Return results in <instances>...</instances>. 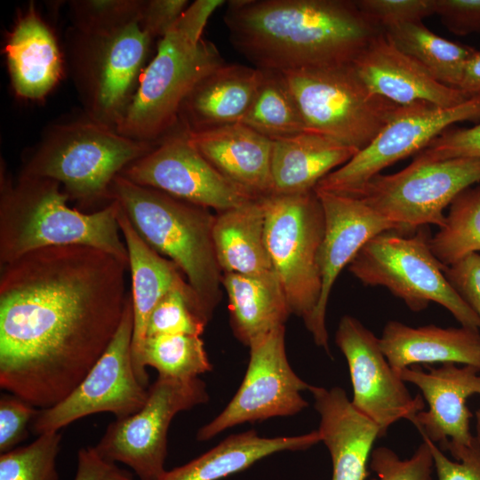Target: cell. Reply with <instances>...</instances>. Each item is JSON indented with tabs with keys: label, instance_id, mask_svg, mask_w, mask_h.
<instances>
[{
	"label": "cell",
	"instance_id": "cell-1",
	"mask_svg": "<svg viewBox=\"0 0 480 480\" xmlns=\"http://www.w3.org/2000/svg\"><path fill=\"white\" fill-rule=\"evenodd\" d=\"M129 264L87 245L37 249L0 265V387L47 409L113 340Z\"/></svg>",
	"mask_w": 480,
	"mask_h": 480
},
{
	"label": "cell",
	"instance_id": "cell-2",
	"mask_svg": "<svg viewBox=\"0 0 480 480\" xmlns=\"http://www.w3.org/2000/svg\"><path fill=\"white\" fill-rule=\"evenodd\" d=\"M223 20L238 52L280 72L350 65L383 32L355 0H234Z\"/></svg>",
	"mask_w": 480,
	"mask_h": 480
},
{
	"label": "cell",
	"instance_id": "cell-3",
	"mask_svg": "<svg viewBox=\"0 0 480 480\" xmlns=\"http://www.w3.org/2000/svg\"><path fill=\"white\" fill-rule=\"evenodd\" d=\"M56 180L1 173L0 265L45 247L87 245L129 264L117 221L119 205L111 201L94 212L70 208Z\"/></svg>",
	"mask_w": 480,
	"mask_h": 480
},
{
	"label": "cell",
	"instance_id": "cell-4",
	"mask_svg": "<svg viewBox=\"0 0 480 480\" xmlns=\"http://www.w3.org/2000/svg\"><path fill=\"white\" fill-rule=\"evenodd\" d=\"M108 196L142 240L178 267L211 319L222 285L212 239L215 215L208 208L138 185L120 174L113 180Z\"/></svg>",
	"mask_w": 480,
	"mask_h": 480
},
{
	"label": "cell",
	"instance_id": "cell-5",
	"mask_svg": "<svg viewBox=\"0 0 480 480\" xmlns=\"http://www.w3.org/2000/svg\"><path fill=\"white\" fill-rule=\"evenodd\" d=\"M155 146L86 116L51 126L19 176L56 180L81 208L108 204L113 180Z\"/></svg>",
	"mask_w": 480,
	"mask_h": 480
},
{
	"label": "cell",
	"instance_id": "cell-6",
	"mask_svg": "<svg viewBox=\"0 0 480 480\" xmlns=\"http://www.w3.org/2000/svg\"><path fill=\"white\" fill-rule=\"evenodd\" d=\"M204 27L184 11L160 40L116 127L118 132L156 145L173 132L180 107L193 87L225 63L215 44L202 37Z\"/></svg>",
	"mask_w": 480,
	"mask_h": 480
},
{
	"label": "cell",
	"instance_id": "cell-7",
	"mask_svg": "<svg viewBox=\"0 0 480 480\" xmlns=\"http://www.w3.org/2000/svg\"><path fill=\"white\" fill-rule=\"evenodd\" d=\"M428 226L412 235L394 230L368 241L348 265L365 285L384 286L413 312L434 301L449 310L461 326L480 330V316L446 279L443 265L430 248Z\"/></svg>",
	"mask_w": 480,
	"mask_h": 480
},
{
	"label": "cell",
	"instance_id": "cell-8",
	"mask_svg": "<svg viewBox=\"0 0 480 480\" xmlns=\"http://www.w3.org/2000/svg\"><path fill=\"white\" fill-rule=\"evenodd\" d=\"M152 39L138 23L105 33L69 28V68L88 117L116 129L136 92Z\"/></svg>",
	"mask_w": 480,
	"mask_h": 480
},
{
	"label": "cell",
	"instance_id": "cell-9",
	"mask_svg": "<svg viewBox=\"0 0 480 480\" xmlns=\"http://www.w3.org/2000/svg\"><path fill=\"white\" fill-rule=\"evenodd\" d=\"M265 208L264 238L273 270L284 290L291 314L307 327L317 307L322 281L318 252L324 216L315 191L269 194Z\"/></svg>",
	"mask_w": 480,
	"mask_h": 480
},
{
	"label": "cell",
	"instance_id": "cell-10",
	"mask_svg": "<svg viewBox=\"0 0 480 480\" xmlns=\"http://www.w3.org/2000/svg\"><path fill=\"white\" fill-rule=\"evenodd\" d=\"M282 73L307 131L359 151L373 140L399 107L373 93L351 64Z\"/></svg>",
	"mask_w": 480,
	"mask_h": 480
},
{
	"label": "cell",
	"instance_id": "cell-11",
	"mask_svg": "<svg viewBox=\"0 0 480 480\" xmlns=\"http://www.w3.org/2000/svg\"><path fill=\"white\" fill-rule=\"evenodd\" d=\"M480 182V159L439 161L414 158L393 174H377L352 196L363 200L403 235L445 222L444 210L464 189Z\"/></svg>",
	"mask_w": 480,
	"mask_h": 480
},
{
	"label": "cell",
	"instance_id": "cell-12",
	"mask_svg": "<svg viewBox=\"0 0 480 480\" xmlns=\"http://www.w3.org/2000/svg\"><path fill=\"white\" fill-rule=\"evenodd\" d=\"M208 400L206 385L201 379L158 375L148 388L144 405L108 424L94 448L104 459L128 466L140 480H159L166 471L167 435L172 419Z\"/></svg>",
	"mask_w": 480,
	"mask_h": 480
},
{
	"label": "cell",
	"instance_id": "cell-13",
	"mask_svg": "<svg viewBox=\"0 0 480 480\" xmlns=\"http://www.w3.org/2000/svg\"><path fill=\"white\" fill-rule=\"evenodd\" d=\"M480 120V95L452 107L427 101L399 106L373 140L322 179L315 189L352 196L387 166L424 149L452 124Z\"/></svg>",
	"mask_w": 480,
	"mask_h": 480
},
{
	"label": "cell",
	"instance_id": "cell-14",
	"mask_svg": "<svg viewBox=\"0 0 480 480\" xmlns=\"http://www.w3.org/2000/svg\"><path fill=\"white\" fill-rule=\"evenodd\" d=\"M133 312L129 292L120 325L110 344L76 388L62 401L40 409L31 424L39 436L60 431L88 415L110 412L126 418L146 403L148 388L139 380L132 364Z\"/></svg>",
	"mask_w": 480,
	"mask_h": 480
},
{
	"label": "cell",
	"instance_id": "cell-15",
	"mask_svg": "<svg viewBox=\"0 0 480 480\" xmlns=\"http://www.w3.org/2000/svg\"><path fill=\"white\" fill-rule=\"evenodd\" d=\"M284 333V325L279 326L249 346V364L240 388L225 409L199 428L198 441L244 422L294 415L308 406L300 392L311 385L289 364Z\"/></svg>",
	"mask_w": 480,
	"mask_h": 480
},
{
	"label": "cell",
	"instance_id": "cell-16",
	"mask_svg": "<svg viewBox=\"0 0 480 480\" xmlns=\"http://www.w3.org/2000/svg\"><path fill=\"white\" fill-rule=\"evenodd\" d=\"M120 175L218 212L260 197L219 172L194 148L183 128L168 134Z\"/></svg>",
	"mask_w": 480,
	"mask_h": 480
},
{
	"label": "cell",
	"instance_id": "cell-17",
	"mask_svg": "<svg viewBox=\"0 0 480 480\" xmlns=\"http://www.w3.org/2000/svg\"><path fill=\"white\" fill-rule=\"evenodd\" d=\"M335 341L346 357L353 388V406L372 420L380 437L400 420L413 422L425 403L420 395L412 397L396 372L388 362L380 339L359 320L344 316Z\"/></svg>",
	"mask_w": 480,
	"mask_h": 480
},
{
	"label": "cell",
	"instance_id": "cell-18",
	"mask_svg": "<svg viewBox=\"0 0 480 480\" xmlns=\"http://www.w3.org/2000/svg\"><path fill=\"white\" fill-rule=\"evenodd\" d=\"M323 207L324 233L318 252L322 288L307 329L315 343L329 354L325 316L329 296L340 271L375 236L396 227L357 197L315 189Z\"/></svg>",
	"mask_w": 480,
	"mask_h": 480
},
{
	"label": "cell",
	"instance_id": "cell-19",
	"mask_svg": "<svg viewBox=\"0 0 480 480\" xmlns=\"http://www.w3.org/2000/svg\"><path fill=\"white\" fill-rule=\"evenodd\" d=\"M412 365L398 371L404 382L418 387L428 404L427 412H419L413 425L421 436L439 445H469L475 436L470 431L472 413L467 400L480 395V370L472 365L459 367L456 364H442L435 368Z\"/></svg>",
	"mask_w": 480,
	"mask_h": 480
},
{
	"label": "cell",
	"instance_id": "cell-20",
	"mask_svg": "<svg viewBox=\"0 0 480 480\" xmlns=\"http://www.w3.org/2000/svg\"><path fill=\"white\" fill-rule=\"evenodd\" d=\"M351 67L373 93L399 106L427 101L448 108L470 98L435 79L419 61L397 48L384 31L367 44Z\"/></svg>",
	"mask_w": 480,
	"mask_h": 480
},
{
	"label": "cell",
	"instance_id": "cell-21",
	"mask_svg": "<svg viewBox=\"0 0 480 480\" xmlns=\"http://www.w3.org/2000/svg\"><path fill=\"white\" fill-rule=\"evenodd\" d=\"M320 416L318 431L332 463V480H365L378 426L352 404L344 389L310 386Z\"/></svg>",
	"mask_w": 480,
	"mask_h": 480
},
{
	"label": "cell",
	"instance_id": "cell-22",
	"mask_svg": "<svg viewBox=\"0 0 480 480\" xmlns=\"http://www.w3.org/2000/svg\"><path fill=\"white\" fill-rule=\"evenodd\" d=\"M186 132L194 148L228 180L260 197L272 194L273 140L240 123Z\"/></svg>",
	"mask_w": 480,
	"mask_h": 480
},
{
	"label": "cell",
	"instance_id": "cell-23",
	"mask_svg": "<svg viewBox=\"0 0 480 480\" xmlns=\"http://www.w3.org/2000/svg\"><path fill=\"white\" fill-rule=\"evenodd\" d=\"M4 52L12 86L20 98H44L63 75L64 60L57 39L33 3L19 15Z\"/></svg>",
	"mask_w": 480,
	"mask_h": 480
},
{
	"label": "cell",
	"instance_id": "cell-24",
	"mask_svg": "<svg viewBox=\"0 0 480 480\" xmlns=\"http://www.w3.org/2000/svg\"><path fill=\"white\" fill-rule=\"evenodd\" d=\"M262 69L222 64L204 76L184 100L179 114L181 128L196 132L240 123L248 111Z\"/></svg>",
	"mask_w": 480,
	"mask_h": 480
},
{
	"label": "cell",
	"instance_id": "cell-25",
	"mask_svg": "<svg viewBox=\"0 0 480 480\" xmlns=\"http://www.w3.org/2000/svg\"><path fill=\"white\" fill-rule=\"evenodd\" d=\"M380 339V348L396 371L432 364H463L480 370V330L434 324L411 327L389 321Z\"/></svg>",
	"mask_w": 480,
	"mask_h": 480
},
{
	"label": "cell",
	"instance_id": "cell-26",
	"mask_svg": "<svg viewBox=\"0 0 480 480\" xmlns=\"http://www.w3.org/2000/svg\"><path fill=\"white\" fill-rule=\"evenodd\" d=\"M358 151L308 131L275 140L271 157L272 194L314 190L322 179L348 162Z\"/></svg>",
	"mask_w": 480,
	"mask_h": 480
},
{
	"label": "cell",
	"instance_id": "cell-27",
	"mask_svg": "<svg viewBox=\"0 0 480 480\" xmlns=\"http://www.w3.org/2000/svg\"><path fill=\"white\" fill-rule=\"evenodd\" d=\"M117 221L127 248L132 275V359L135 371L151 312L169 291L187 280L172 261L157 253L142 240L120 205Z\"/></svg>",
	"mask_w": 480,
	"mask_h": 480
},
{
	"label": "cell",
	"instance_id": "cell-28",
	"mask_svg": "<svg viewBox=\"0 0 480 480\" xmlns=\"http://www.w3.org/2000/svg\"><path fill=\"white\" fill-rule=\"evenodd\" d=\"M262 196L218 212L212 239L223 274L260 276L273 272L265 238Z\"/></svg>",
	"mask_w": 480,
	"mask_h": 480
},
{
	"label": "cell",
	"instance_id": "cell-29",
	"mask_svg": "<svg viewBox=\"0 0 480 480\" xmlns=\"http://www.w3.org/2000/svg\"><path fill=\"white\" fill-rule=\"evenodd\" d=\"M320 441L318 430L273 438L261 437L255 430H249L228 436L196 459L165 471L159 480H218L277 452L304 450Z\"/></svg>",
	"mask_w": 480,
	"mask_h": 480
},
{
	"label": "cell",
	"instance_id": "cell-30",
	"mask_svg": "<svg viewBox=\"0 0 480 480\" xmlns=\"http://www.w3.org/2000/svg\"><path fill=\"white\" fill-rule=\"evenodd\" d=\"M236 337L249 347L255 340L284 325L291 310L284 290L275 274L222 275Z\"/></svg>",
	"mask_w": 480,
	"mask_h": 480
},
{
	"label": "cell",
	"instance_id": "cell-31",
	"mask_svg": "<svg viewBox=\"0 0 480 480\" xmlns=\"http://www.w3.org/2000/svg\"><path fill=\"white\" fill-rule=\"evenodd\" d=\"M402 52L419 61L441 84L459 88L465 66L476 50L449 41L422 22L404 23L384 31Z\"/></svg>",
	"mask_w": 480,
	"mask_h": 480
},
{
	"label": "cell",
	"instance_id": "cell-32",
	"mask_svg": "<svg viewBox=\"0 0 480 480\" xmlns=\"http://www.w3.org/2000/svg\"><path fill=\"white\" fill-rule=\"evenodd\" d=\"M240 124L273 141L307 132L300 108L284 76L271 69H262V77L253 100Z\"/></svg>",
	"mask_w": 480,
	"mask_h": 480
},
{
	"label": "cell",
	"instance_id": "cell-33",
	"mask_svg": "<svg viewBox=\"0 0 480 480\" xmlns=\"http://www.w3.org/2000/svg\"><path fill=\"white\" fill-rule=\"evenodd\" d=\"M147 366L155 368L159 376L177 380L198 378L212 369L203 340L188 334L147 337L135 373L140 383L149 388Z\"/></svg>",
	"mask_w": 480,
	"mask_h": 480
},
{
	"label": "cell",
	"instance_id": "cell-34",
	"mask_svg": "<svg viewBox=\"0 0 480 480\" xmlns=\"http://www.w3.org/2000/svg\"><path fill=\"white\" fill-rule=\"evenodd\" d=\"M430 248L444 266L480 251V186L469 187L453 199L444 226L430 238Z\"/></svg>",
	"mask_w": 480,
	"mask_h": 480
},
{
	"label": "cell",
	"instance_id": "cell-35",
	"mask_svg": "<svg viewBox=\"0 0 480 480\" xmlns=\"http://www.w3.org/2000/svg\"><path fill=\"white\" fill-rule=\"evenodd\" d=\"M209 320L186 281L169 291L154 308L148 320L146 338L173 334L200 336Z\"/></svg>",
	"mask_w": 480,
	"mask_h": 480
},
{
	"label": "cell",
	"instance_id": "cell-36",
	"mask_svg": "<svg viewBox=\"0 0 480 480\" xmlns=\"http://www.w3.org/2000/svg\"><path fill=\"white\" fill-rule=\"evenodd\" d=\"M60 431L47 432L28 445L1 453L0 480H59L56 460Z\"/></svg>",
	"mask_w": 480,
	"mask_h": 480
},
{
	"label": "cell",
	"instance_id": "cell-37",
	"mask_svg": "<svg viewBox=\"0 0 480 480\" xmlns=\"http://www.w3.org/2000/svg\"><path fill=\"white\" fill-rule=\"evenodd\" d=\"M143 0H75L69 2L72 27L86 33L114 31L138 23Z\"/></svg>",
	"mask_w": 480,
	"mask_h": 480
},
{
	"label": "cell",
	"instance_id": "cell-38",
	"mask_svg": "<svg viewBox=\"0 0 480 480\" xmlns=\"http://www.w3.org/2000/svg\"><path fill=\"white\" fill-rule=\"evenodd\" d=\"M413 455L401 460L390 448L379 446L372 450L369 467L377 478L372 480H433L434 457L425 437Z\"/></svg>",
	"mask_w": 480,
	"mask_h": 480
},
{
	"label": "cell",
	"instance_id": "cell-39",
	"mask_svg": "<svg viewBox=\"0 0 480 480\" xmlns=\"http://www.w3.org/2000/svg\"><path fill=\"white\" fill-rule=\"evenodd\" d=\"M422 437L430 446L438 480H480V444L476 438L469 445L444 443L439 448Z\"/></svg>",
	"mask_w": 480,
	"mask_h": 480
},
{
	"label": "cell",
	"instance_id": "cell-40",
	"mask_svg": "<svg viewBox=\"0 0 480 480\" xmlns=\"http://www.w3.org/2000/svg\"><path fill=\"white\" fill-rule=\"evenodd\" d=\"M358 8L383 31L404 24L422 22L435 14V0H355Z\"/></svg>",
	"mask_w": 480,
	"mask_h": 480
},
{
	"label": "cell",
	"instance_id": "cell-41",
	"mask_svg": "<svg viewBox=\"0 0 480 480\" xmlns=\"http://www.w3.org/2000/svg\"><path fill=\"white\" fill-rule=\"evenodd\" d=\"M40 409L20 397L4 392L0 396V452L16 448L28 436V429Z\"/></svg>",
	"mask_w": 480,
	"mask_h": 480
},
{
	"label": "cell",
	"instance_id": "cell-42",
	"mask_svg": "<svg viewBox=\"0 0 480 480\" xmlns=\"http://www.w3.org/2000/svg\"><path fill=\"white\" fill-rule=\"evenodd\" d=\"M460 157L480 159V123L469 128H448L415 156L422 161Z\"/></svg>",
	"mask_w": 480,
	"mask_h": 480
},
{
	"label": "cell",
	"instance_id": "cell-43",
	"mask_svg": "<svg viewBox=\"0 0 480 480\" xmlns=\"http://www.w3.org/2000/svg\"><path fill=\"white\" fill-rule=\"evenodd\" d=\"M444 274L460 298L480 316V254L466 255L446 266Z\"/></svg>",
	"mask_w": 480,
	"mask_h": 480
},
{
	"label": "cell",
	"instance_id": "cell-44",
	"mask_svg": "<svg viewBox=\"0 0 480 480\" xmlns=\"http://www.w3.org/2000/svg\"><path fill=\"white\" fill-rule=\"evenodd\" d=\"M188 5L187 0H143L138 24L152 38L162 39Z\"/></svg>",
	"mask_w": 480,
	"mask_h": 480
},
{
	"label": "cell",
	"instance_id": "cell-45",
	"mask_svg": "<svg viewBox=\"0 0 480 480\" xmlns=\"http://www.w3.org/2000/svg\"><path fill=\"white\" fill-rule=\"evenodd\" d=\"M435 14L453 34L480 32V0H435Z\"/></svg>",
	"mask_w": 480,
	"mask_h": 480
},
{
	"label": "cell",
	"instance_id": "cell-46",
	"mask_svg": "<svg viewBox=\"0 0 480 480\" xmlns=\"http://www.w3.org/2000/svg\"><path fill=\"white\" fill-rule=\"evenodd\" d=\"M74 480H133V475L101 457L94 446H87L78 451Z\"/></svg>",
	"mask_w": 480,
	"mask_h": 480
},
{
	"label": "cell",
	"instance_id": "cell-47",
	"mask_svg": "<svg viewBox=\"0 0 480 480\" xmlns=\"http://www.w3.org/2000/svg\"><path fill=\"white\" fill-rule=\"evenodd\" d=\"M458 89L468 97L480 95V51L467 62Z\"/></svg>",
	"mask_w": 480,
	"mask_h": 480
},
{
	"label": "cell",
	"instance_id": "cell-48",
	"mask_svg": "<svg viewBox=\"0 0 480 480\" xmlns=\"http://www.w3.org/2000/svg\"><path fill=\"white\" fill-rule=\"evenodd\" d=\"M476 439L480 444V409L476 412Z\"/></svg>",
	"mask_w": 480,
	"mask_h": 480
}]
</instances>
